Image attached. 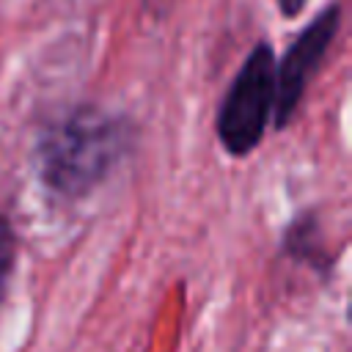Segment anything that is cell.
I'll use <instances>...</instances> for the list:
<instances>
[{
    "label": "cell",
    "instance_id": "obj_1",
    "mask_svg": "<svg viewBox=\"0 0 352 352\" xmlns=\"http://www.w3.org/2000/svg\"><path fill=\"white\" fill-rule=\"evenodd\" d=\"M132 121L91 104L72 107L41 126L33 146V165L41 184L60 198L91 195L129 157Z\"/></svg>",
    "mask_w": 352,
    "mask_h": 352
},
{
    "label": "cell",
    "instance_id": "obj_2",
    "mask_svg": "<svg viewBox=\"0 0 352 352\" xmlns=\"http://www.w3.org/2000/svg\"><path fill=\"white\" fill-rule=\"evenodd\" d=\"M275 104V52L258 41L231 80L214 118L220 146L231 157H248L264 138Z\"/></svg>",
    "mask_w": 352,
    "mask_h": 352
},
{
    "label": "cell",
    "instance_id": "obj_3",
    "mask_svg": "<svg viewBox=\"0 0 352 352\" xmlns=\"http://www.w3.org/2000/svg\"><path fill=\"white\" fill-rule=\"evenodd\" d=\"M338 25H341V6L338 3L324 6L300 30V36L289 44V50L283 52L280 63H275L272 121H275L278 129H283L292 121V116H294V110H297L311 77L319 72V66H322L333 38H336V33H338Z\"/></svg>",
    "mask_w": 352,
    "mask_h": 352
},
{
    "label": "cell",
    "instance_id": "obj_4",
    "mask_svg": "<svg viewBox=\"0 0 352 352\" xmlns=\"http://www.w3.org/2000/svg\"><path fill=\"white\" fill-rule=\"evenodd\" d=\"M14 267H16V234H14V226L6 217V212L0 209V305L8 294Z\"/></svg>",
    "mask_w": 352,
    "mask_h": 352
},
{
    "label": "cell",
    "instance_id": "obj_5",
    "mask_svg": "<svg viewBox=\"0 0 352 352\" xmlns=\"http://www.w3.org/2000/svg\"><path fill=\"white\" fill-rule=\"evenodd\" d=\"M305 3H308V0H278V11H280V16L294 19V16L305 8Z\"/></svg>",
    "mask_w": 352,
    "mask_h": 352
}]
</instances>
